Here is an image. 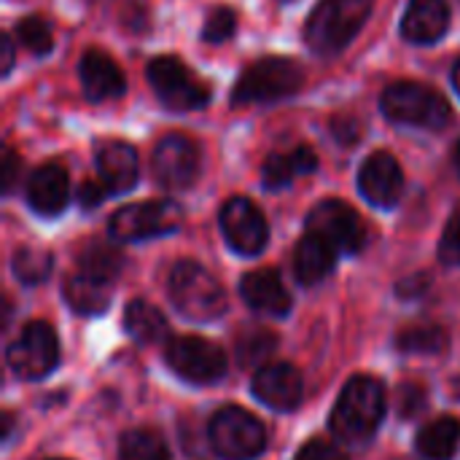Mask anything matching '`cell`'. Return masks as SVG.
Masks as SVG:
<instances>
[{"instance_id":"obj_31","label":"cell","mask_w":460,"mask_h":460,"mask_svg":"<svg viewBox=\"0 0 460 460\" xmlns=\"http://www.w3.org/2000/svg\"><path fill=\"white\" fill-rule=\"evenodd\" d=\"M275 348H278V337L267 329H259V332H248L240 337L237 356L243 367H259L275 353Z\"/></svg>"},{"instance_id":"obj_27","label":"cell","mask_w":460,"mask_h":460,"mask_svg":"<svg viewBox=\"0 0 460 460\" xmlns=\"http://www.w3.org/2000/svg\"><path fill=\"white\" fill-rule=\"evenodd\" d=\"M121 267H124V256H121L116 248L105 245V243H92V245H89L86 251H81V256H78V270H81V272L94 275V278L108 280V283H113V280L119 278Z\"/></svg>"},{"instance_id":"obj_35","label":"cell","mask_w":460,"mask_h":460,"mask_svg":"<svg viewBox=\"0 0 460 460\" xmlns=\"http://www.w3.org/2000/svg\"><path fill=\"white\" fill-rule=\"evenodd\" d=\"M399 412H402V418H415L423 407H426V391L420 388V385H415V383H410V385H402L399 388Z\"/></svg>"},{"instance_id":"obj_14","label":"cell","mask_w":460,"mask_h":460,"mask_svg":"<svg viewBox=\"0 0 460 460\" xmlns=\"http://www.w3.org/2000/svg\"><path fill=\"white\" fill-rule=\"evenodd\" d=\"M358 191L375 208H394L404 194V172L391 151H375L358 170Z\"/></svg>"},{"instance_id":"obj_20","label":"cell","mask_w":460,"mask_h":460,"mask_svg":"<svg viewBox=\"0 0 460 460\" xmlns=\"http://www.w3.org/2000/svg\"><path fill=\"white\" fill-rule=\"evenodd\" d=\"M97 175L113 194H127L137 183V154L124 140H108L97 151Z\"/></svg>"},{"instance_id":"obj_17","label":"cell","mask_w":460,"mask_h":460,"mask_svg":"<svg viewBox=\"0 0 460 460\" xmlns=\"http://www.w3.org/2000/svg\"><path fill=\"white\" fill-rule=\"evenodd\" d=\"M67 199H70V178L62 164L49 162L27 178V205L38 216L46 218L59 216L67 208Z\"/></svg>"},{"instance_id":"obj_24","label":"cell","mask_w":460,"mask_h":460,"mask_svg":"<svg viewBox=\"0 0 460 460\" xmlns=\"http://www.w3.org/2000/svg\"><path fill=\"white\" fill-rule=\"evenodd\" d=\"M124 329L140 345H159V342L170 340L167 318L154 305H148L143 299H135V302L127 305V310H124Z\"/></svg>"},{"instance_id":"obj_18","label":"cell","mask_w":460,"mask_h":460,"mask_svg":"<svg viewBox=\"0 0 460 460\" xmlns=\"http://www.w3.org/2000/svg\"><path fill=\"white\" fill-rule=\"evenodd\" d=\"M78 75H81V89H84L86 100H92V102L113 100L127 92V78H124L121 67L100 49H89L81 57Z\"/></svg>"},{"instance_id":"obj_9","label":"cell","mask_w":460,"mask_h":460,"mask_svg":"<svg viewBox=\"0 0 460 460\" xmlns=\"http://www.w3.org/2000/svg\"><path fill=\"white\" fill-rule=\"evenodd\" d=\"M59 364V342L46 321H30L8 345V367L22 380H40Z\"/></svg>"},{"instance_id":"obj_39","label":"cell","mask_w":460,"mask_h":460,"mask_svg":"<svg viewBox=\"0 0 460 460\" xmlns=\"http://www.w3.org/2000/svg\"><path fill=\"white\" fill-rule=\"evenodd\" d=\"M429 286H431V278L429 275H412V278H407V280H402L399 283V296H420V294H426L429 291Z\"/></svg>"},{"instance_id":"obj_29","label":"cell","mask_w":460,"mask_h":460,"mask_svg":"<svg viewBox=\"0 0 460 460\" xmlns=\"http://www.w3.org/2000/svg\"><path fill=\"white\" fill-rule=\"evenodd\" d=\"M54 259L43 248H19L11 259L13 278L24 286H38L51 275Z\"/></svg>"},{"instance_id":"obj_32","label":"cell","mask_w":460,"mask_h":460,"mask_svg":"<svg viewBox=\"0 0 460 460\" xmlns=\"http://www.w3.org/2000/svg\"><path fill=\"white\" fill-rule=\"evenodd\" d=\"M234 30H237V16H234V11L226 8V5H218V8H213V11L205 16L202 40L218 46V43L229 40V38L234 35Z\"/></svg>"},{"instance_id":"obj_13","label":"cell","mask_w":460,"mask_h":460,"mask_svg":"<svg viewBox=\"0 0 460 460\" xmlns=\"http://www.w3.org/2000/svg\"><path fill=\"white\" fill-rule=\"evenodd\" d=\"M221 232L232 251L240 256H259L267 248L270 226L264 213L248 197H232L224 202L218 216Z\"/></svg>"},{"instance_id":"obj_21","label":"cell","mask_w":460,"mask_h":460,"mask_svg":"<svg viewBox=\"0 0 460 460\" xmlns=\"http://www.w3.org/2000/svg\"><path fill=\"white\" fill-rule=\"evenodd\" d=\"M337 256L340 253L326 240L307 232L294 248V275H296V280L302 286H318L321 280H326L334 272Z\"/></svg>"},{"instance_id":"obj_2","label":"cell","mask_w":460,"mask_h":460,"mask_svg":"<svg viewBox=\"0 0 460 460\" xmlns=\"http://www.w3.org/2000/svg\"><path fill=\"white\" fill-rule=\"evenodd\" d=\"M375 0H321L305 24V40L315 54L345 51L372 16Z\"/></svg>"},{"instance_id":"obj_5","label":"cell","mask_w":460,"mask_h":460,"mask_svg":"<svg viewBox=\"0 0 460 460\" xmlns=\"http://www.w3.org/2000/svg\"><path fill=\"white\" fill-rule=\"evenodd\" d=\"M380 108L385 119L402 127H420V129H445L453 119V108L447 97L426 84L418 81H396L391 84L383 97Z\"/></svg>"},{"instance_id":"obj_26","label":"cell","mask_w":460,"mask_h":460,"mask_svg":"<svg viewBox=\"0 0 460 460\" xmlns=\"http://www.w3.org/2000/svg\"><path fill=\"white\" fill-rule=\"evenodd\" d=\"M396 348L410 356H439L447 350V334L434 323L410 326L396 337Z\"/></svg>"},{"instance_id":"obj_1","label":"cell","mask_w":460,"mask_h":460,"mask_svg":"<svg viewBox=\"0 0 460 460\" xmlns=\"http://www.w3.org/2000/svg\"><path fill=\"white\" fill-rule=\"evenodd\" d=\"M383 418H385L383 383L375 377L358 375L342 388V394L332 410V431L340 442L361 445L375 437Z\"/></svg>"},{"instance_id":"obj_6","label":"cell","mask_w":460,"mask_h":460,"mask_svg":"<svg viewBox=\"0 0 460 460\" xmlns=\"http://www.w3.org/2000/svg\"><path fill=\"white\" fill-rule=\"evenodd\" d=\"M146 78L156 94V100L167 111H199L210 102V86L197 73L186 67L181 57H154L146 67Z\"/></svg>"},{"instance_id":"obj_7","label":"cell","mask_w":460,"mask_h":460,"mask_svg":"<svg viewBox=\"0 0 460 460\" xmlns=\"http://www.w3.org/2000/svg\"><path fill=\"white\" fill-rule=\"evenodd\" d=\"M210 447L226 460H253L267 447V431L243 407H221L208 426Z\"/></svg>"},{"instance_id":"obj_4","label":"cell","mask_w":460,"mask_h":460,"mask_svg":"<svg viewBox=\"0 0 460 460\" xmlns=\"http://www.w3.org/2000/svg\"><path fill=\"white\" fill-rule=\"evenodd\" d=\"M167 294L175 310L189 321H216L226 313L224 286L197 261H178L167 280Z\"/></svg>"},{"instance_id":"obj_30","label":"cell","mask_w":460,"mask_h":460,"mask_svg":"<svg viewBox=\"0 0 460 460\" xmlns=\"http://www.w3.org/2000/svg\"><path fill=\"white\" fill-rule=\"evenodd\" d=\"M16 40L35 57H43L54 49V30L43 16H24L16 22Z\"/></svg>"},{"instance_id":"obj_34","label":"cell","mask_w":460,"mask_h":460,"mask_svg":"<svg viewBox=\"0 0 460 460\" xmlns=\"http://www.w3.org/2000/svg\"><path fill=\"white\" fill-rule=\"evenodd\" d=\"M332 132H334L337 143H342V146H356V143L361 140V135H364V124H361L356 116L342 113V116H334V119H332Z\"/></svg>"},{"instance_id":"obj_12","label":"cell","mask_w":460,"mask_h":460,"mask_svg":"<svg viewBox=\"0 0 460 460\" xmlns=\"http://www.w3.org/2000/svg\"><path fill=\"white\" fill-rule=\"evenodd\" d=\"M167 364L170 369L183 377L186 383L210 385L226 375V356L224 350L205 340V337H175L167 345Z\"/></svg>"},{"instance_id":"obj_42","label":"cell","mask_w":460,"mask_h":460,"mask_svg":"<svg viewBox=\"0 0 460 460\" xmlns=\"http://www.w3.org/2000/svg\"><path fill=\"white\" fill-rule=\"evenodd\" d=\"M453 164H456V170H458L460 175V140L456 143V148H453Z\"/></svg>"},{"instance_id":"obj_10","label":"cell","mask_w":460,"mask_h":460,"mask_svg":"<svg viewBox=\"0 0 460 460\" xmlns=\"http://www.w3.org/2000/svg\"><path fill=\"white\" fill-rule=\"evenodd\" d=\"M154 178L167 191H183L197 183L202 170V151L197 140L181 132L164 135L154 148Z\"/></svg>"},{"instance_id":"obj_11","label":"cell","mask_w":460,"mask_h":460,"mask_svg":"<svg viewBox=\"0 0 460 460\" xmlns=\"http://www.w3.org/2000/svg\"><path fill=\"white\" fill-rule=\"evenodd\" d=\"M307 232L326 240L337 253H358L367 245V226L342 199H323L307 213Z\"/></svg>"},{"instance_id":"obj_38","label":"cell","mask_w":460,"mask_h":460,"mask_svg":"<svg viewBox=\"0 0 460 460\" xmlns=\"http://www.w3.org/2000/svg\"><path fill=\"white\" fill-rule=\"evenodd\" d=\"M19 172H22V159L13 154V148H5L3 151V194H11L16 189Z\"/></svg>"},{"instance_id":"obj_41","label":"cell","mask_w":460,"mask_h":460,"mask_svg":"<svg viewBox=\"0 0 460 460\" xmlns=\"http://www.w3.org/2000/svg\"><path fill=\"white\" fill-rule=\"evenodd\" d=\"M453 86H456V92L460 94V59L453 65Z\"/></svg>"},{"instance_id":"obj_8","label":"cell","mask_w":460,"mask_h":460,"mask_svg":"<svg viewBox=\"0 0 460 460\" xmlns=\"http://www.w3.org/2000/svg\"><path fill=\"white\" fill-rule=\"evenodd\" d=\"M183 210L172 199H146L119 208L108 221V234L119 243H140L181 229Z\"/></svg>"},{"instance_id":"obj_40","label":"cell","mask_w":460,"mask_h":460,"mask_svg":"<svg viewBox=\"0 0 460 460\" xmlns=\"http://www.w3.org/2000/svg\"><path fill=\"white\" fill-rule=\"evenodd\" d=\"M0 49H3V75H8L11 73V67H13V40H11V35H3L0 38Z\"/></svg>"},{"instance_id":"obj_36","label":"cell","mask_w":460,"mask_h":460,"mask_svg":"<svg viewBox=\"0 0 460 460\" xmlns=\"http://www.w3.org/2000/svg\"><path fill=\"white\" fill-rule=\"evenodd\" d=\"M296 460H348V458H345V453H342L334 442L313 439V442H307V445L299 450Z\"/></svg>"},{"instance_id":"obj_37","label":"cell","mask_w":460,"mask_h":460,"mask_svg":"<svg viewBox=\"0 0 460 460\" xmlns=\"http://www.w3.org/2000/svg\"><path fill=\"white\" fill-rule=\"evenodd\" d=\"M105 197H111V191L105 189L102 181H84V183L78 186V202H81L84 210H92V208L102 205Z\"/></svg>"},{"instance_id":"obj_3","label":"cell","mask_w":460,"mask_h":460,"mask_svg":"<svg viewBox=\"0 0 460 460\" xmlns=\"http://www.w3.org/2000/svg\"><path fill=\"white\" fill-rule=\"evenodd\" d=\"M305 86V70L291 57H261L251 62L232 89V105H267L294 97Z\"/></svg>"},{"instance_id":"obj_22","label":"cell","mask_w":460,"mask_h":460,"mask_svg":"<svg viewBox=\"0 0 460 460\" xmlns=\"http://www.w3.org/2000/svg\"><path fill=\"white\" fill-rule=\"evenodd\" d=\"M318 170V154L310 146H296L291 154H270L261 164V183L267 191H280L291 186L294 178Z\"/></svg>"},{"instance_id":"obj_33","label":"cell","mask_w":460,"mask_h":460,"mask_svg":"<svg viewBox=\"0 0 460 460\" xmlns=\"http://www.w3.org/2000/svg\"><path fill=\"white\" fill-rule=\"evenodd\" d=\"M439 261L447 267H460V208L450 216L442 240H439Z\"/></svg>"},{"instance_id":"obj_15","label":"cell","mask_w":460,"mask_h":460,"mask_svg":"<svg viewBox=\"0 0 460 460\" xmlns=\"http://www.w3.org/2000/svg\"><path fill=\"white\" fill-rule=\"evenodd\" d=\"M253 396L264 402L270 410L291 412L302 404L305 380L291 364H267L253 377Z\"/></svg>"},{"instance_id":"obj_28","label":"cell","mask_w":460,"mask_h":460,"mask_svg":"<svg viewBox=\"0 0 460 460\" xmlns=\"http://www.w3.org/2000/svg\"><path fill=\"white\" fill-rule=\"evenodd\" d=\"M119 460H170L167 445L159 434L135 429L127 431L119 442Z\"/></svg>"},{"instance_id":"obj_25","label":"cell","mask_w":460,"mask_h":460,"mask_svg":"<svg viewBox=\"0 0 460 460\" xmlns=\"http://www.w3.org/2000/svg\"><path fill=\"white\" fill-rule=\"evenodd\" d=\"M460 445V420L442 415L426 423L418 434V453L426 460H450Z\"/></svg>"},{"instance_id":"obj_23","label":"cell","mask_w":460,"mask_h":460,"mask_svg":"<svg viewBox=\"0 0 460 460\" xmlns=\"http://www.w3.org/2000/svg\"><path fill=\"white\" fill-rule=\"evenodd\" d=\"M65 302L78 313V315H100L111 305V283L100 280L86 272H75L65 280Z\"/></svg>"},{"instance_id":"obj_19","label":"cell","mask_w":460,"mask_h":460,"mask_svg":"<svg viewBox=\"0 0 460 460\" xmlns=\"http://www.w3.org/2000/svg\"><path fill=\"white\" fill-rule=\"evenodd\" d=\"M240 296L245 305L261 315L283 318L291 310V294L286 291L280 275L275 270H256L240 280Z\"/></svg>"},{"instance_id":"obj_16","label":"cell","mask_w":460,"mask_h":460,"mask_svg":"<svg viewBox=\"0 0 460 460\" xmlns=\"http://www.w3.org/2000/svg\"><path fill=\"white\" fill-rule=\"evenodd\" d=\"M450 30L447 0H410L402 16V38L415 46H431Z\"/></svg>"}]
</instances>
